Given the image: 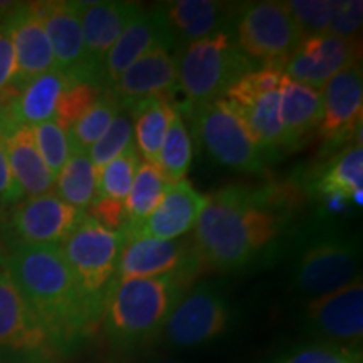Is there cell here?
<instances>
[{
	"instance_id": "obj_1",
	"label": "cell",
	"mask_w": 363,
	"mask_h": 363,
	"mask_svg": "<svg viewBox=\"0 0 363 363\" xmlns=\"http://www.w3.org/2000/svg\"><path fill=\"white\" fill-rule=\"evenodd\" d=\"M283 225L269 192L230 185L207 197L194 227V249L201 264L233 271L247 266Z\"/></svg>"
},
{
	"instance_id": "obj_2",
	"label": "cell",
	"mask_w": 363,
	"mask_h": 363,
	"mask_svg": "<svg viewBox=\"0 0 363 363\" xmlns=\"http://www.w3.org/2000/svg\"><path fill=\"white\" fill-rule=\"evenodd\" d=\"M4 264L57 350L79 342L96 326L99 318L59 246L13 247Z\"/></svg>"
},
{
	"instance_id": "obj_3",
	"label": "cell",
	"mask_w": 363,
	"mask_h": 363,
	"mask_svg": "<svg viewBox=\"0 0 363 363\" xmlns=\"http://www.w3.org/2000/svg\"><path fill=\"white\" fill-rule=\"evenodd\" d=\"M187 286L177 276L113 281L101 311L111 343L138 347L160 333Z\"/></svg>"
},
{
	"instance_id": "obj_4",
	"label": "cell",
	"mask_w": 363,
	"mask_h": 363,
	"mask_svg": "<svg viewBox=\"0 0 363 363\" xmlns=\"http://www.w3.org/2000/svg\"><path fill=\"white\" fill-rule=\"evenodd\" d=\"M256 69L235 44L233 33H220L185 48L179 61V89L185 101L175 104L180 115L225 98L244 74Z\"/></svg>"
},
{
	"instance_id": "obj_5",
	"label": "cell",
	"mask_w": 363,
	"mask_h": 363,
	"mask_svg": "<svg viewBox=\"0 0 363 363\" xmlns=\"http://www.w3.org/2000/svg\"><path fill=\"white\" fill-rule=\"evenodd\" d=\"M59 247L91 310L101 318L104 298L116 276L123 235L86 216Z\"/></svg>"
},
{
	"instance_id": "obj_6",
	"label": "cell",
	"mask_w": 363,
	"mask_h": 363,
	"mask_svg": "<svg viewBox=\"0 0 363 363\" xmlns=\"http://www.w3.org/2000/svg\"><path fill=\"white\" fill-rule=\"evenodd\" d=\"M238 48L254 65L283 69L296 51L303 34L286 2L249 4L240 11L234 26Z\"/></svg>"
},
{
	"instance_id": "obj_7",
	"label": "cell",
	"mask_w": 363,
	"mask_h": 363,
	"mask_svg": "<svg viewBox=\"0 0 363 363\" xmlns=\"http://www.w3.org/2000/svg\"><path fill=\"white\" fill-rule=\"evenodd\" d=\"M185 115L192 120L194 133L217 163L244 174H259L264 169L267 155L224 98Z\"/></svg>"
},
{
	"instance_id": "obj_8",
	"label": "cell",
	"mask_w": 363,
	"mask_h": 363,
	"mask_svg": "<svg viewBox=\"0 0 363 363\" xmlns=\"http://www.w3.org/2000/svg\"><path fill=\"white\" fill-rule=\"evenodd\" d=\"M278 67H259L244 74L227 91L225 101L234 108L266 155L286 148L281 121V79Z\"/></svg>"
},
{
	"instance_id": "obj_9",
	"label": "cell",
	"mask_w": 363,
	"mask_h": 363,
	"mask_svg": "<svg viewBox=\"0 0 363 363\" xmlns=\"http://www.w3.org/2000/svg\"><path fill=\"white\" fill-rule=\"evenodd\" d=\"M84 217V211L61 201L56 192H49L17 202L9 216L6 234L12 249L61 246Z\"/></svg>"
},
{
	"instance_id": "obj_10",
	"label": "cell",
	"mask_w": 363,
	"mask_h": 363,
	"mask_svg": "<svg viewBox=\"0 0 363 363\" xmlns=\"http://www.w3.org/2000/svg\"><path fill=\"white\" fill-rule=\"evenodd\" d=\"M360 247L342 235L318 239L310 244L296 262L294 286L306 296L320 298L358 278Z\"/></svg>"
},
{
	"instance_id": "obj_11",
	"label": "cell",
	"mask_w": 363,
	"mask_h": 363,
	"mask_svg": "<svg viewBox=\"0 0 363 363\" xmlns=\"http://www.w3.org/2000/svg\"><path fill=\"white\" fill-rule=\"evenodd\" d=\"M230 323V308L211 286H197L182 294L163 331L175 348L208 343L224 335Z\"/></svg>"
},
{
	"instance_id": "obj_12",
	"label": "cell",
	"mask_w": 363,
	"mask_h": 363,
	"mask_svg": "<svg viewBox=\"0 0 363 363\" xmlns=\"http://www.w3.org/2000/svg\"><path fill=\"white\" fill-rule=\"evenodd\" d=\"M199 266L201 262L197 259L194 244L187 239H128L123 240L113 281L177 276L190 283Z\"/></svg>"
},
{
	"instance_id": "obj_13",
	"label": "cell",
	"mask_w": 363,
	"mask_h": 363,
	"mask_svg": "<svg viewBox=\"0 0 363 363\" xmlns=\"http://www.w3.org/2000/svg\"><path fill=\"white\" fill-rule=\"evenodd\" d=\"M56 345L40 325L0 257V353L49 357Z\"/></svg>"
},
{
	"instance_id": "obj_14",
	"label": "cell",
	"mask_w": 363,
	"mask_h": 363,
	"mask_svg": "<svg viewBox=\"0 0 363 363\" xmlns=\"http://www.w3.org/2000/svg\"><path fill=\"white\" fill-rule=\"evenodd\" d=\"M306 326L331 342L353 348L363 337V284L358 276L350 284L325 296L313 298L306 306Z\"/></svg>"
},
{
	"instance_id": "obj_15",
	"label": "cell",
	"mask_w": 363,
	"mask_h": 363,
	"mask_svg": "<svg viewBox=\"0 0 363 363\" xmlns=\"http://www.w3.org/2000/svg\"><path fill=\"white\" fill-rule=\"evenodd\" d=\"M360 39H342L331 34L310 35L299 43L283 67L284 76L321 89L328 81L360 62Z\"/></svg>"
},
{
	"instance_id": "obj_16",
	"label": "cell",
	"mask_w": 363,
	"mask_h": 363,
	"mask_svg": "<svg viewBox=\"0 0 363 363\" xmlns=\"http://www.w3.org/2000/svg\"><path fill=\"white\" fill-rule=\"evenodd\" d=\"M323 120L318 135L328 148L340 147L362 131L363 76L357 62L335 74L323 88Z\"/></svg>"
},
{
	"instance_id": "obj_17",
	"label": "cell",
	"mask_w": 363,
	"mask_h": 363,
	"mask_svg": "<svg viewBox=\"0 0 363 363\" xmlns=\"http://www.w3.org/2000/svg\"><path fill=\"white\" fill-rule=\"evenodd\" d=\"M2 19L11 29L16 52V78L11 86L12 89L24 88L38 76L57 69L35 2L13 4Z\"/></svg>"
},
{
	"instance_id": "obj_18",
	"label": "cell",
	"mask_w": 363,
	"mask_h": 363,
	"mask_svg": "<svg viewBox=\"0 0 363 363\" xmlns=\"http://www.w3.org/2000/svg\"><path fill=\"white\" fill-rule=\"evenodd\" d=\"M35 6L44 24L45 35L51 44L57 69L71 76L72 79L98 83L86 59L78 2L54 0V2H35Z\"/></svg>"
},
{
	"instance_id": "obj_19",
	"label": "cell",
	"mask_w": 363,
	"mask_h": 363,
	"mask_svg": "<svg viewBox=\"0 0 363 363\" xmlns=\"http://www.w3.org/2000/svg\"><path fill=\"white\" fill-rule=\"evenodd\" d=\"M207 197L194 189L187 179L172 184L165 197L155 211L142 224L121 229L123 240L128 239H155L174 240L194 229L201 217Z\"/></svg>"
},
{
	"instance_id": "obj_20",
	"label": "cell",
	"mask_w": 363,
	"mask_h": 363,
	"mask_svg": "<svg viewBox=\"0 0 363 363\" xmlns=\"http://www.w3.org/2000/svg\"><path fill=\"white\" fill-rule=\"evenodd\" d=\"M78 9L86 59L93 76L101 84V71L108 52L142 7L131 2L101 0L78 2Z\"/></svg>"
},
{
	"instance_id": "obj_21",
	"label": "cell",
	"mask_w": 363,
	"mask_h": 363,
	"mask_svg": "<svg viewBox=\"0 0 363 363\" xmlns=\"http://www.w3.org/2000/svg\"><path fill=\"white\" fill-rule=\"evenodd\" d=\"M157 45H165L172 49L175 40L172 38L160 9L157 7L150 12L140 9L116 43L113 44L111 51L108 52L101 71L103 88L110 89L120 79L125 69H128L136 59Z\"/></svg>"
},
{
	"instance_id": "obj_22",
	"label": "cell",
	"mask_w": 363,
	"mask_h": 363,
	"mask_svg": "<svg viewBox=\"0 0 363 363\" xmlns=\"http://www.w3.org/2000/svg\"><path fill=\"white\" fill-rule=\"evenodd\" d=\"M177 88H179V61L172 56L169 48L157 45L136 59L128 69H125L110 91L121 103V106L126 108L138 99L152 96L170 98Z\"/></svg>"
},
{
	"instance_id": "obj_23",
	"label": "cell",
	"mask_w": 363,
	"mask_h": 363,
	"mask_svg": "<svg viewBox=\"0 0 363 363\" xmlns=\"http://www.w3.org/2000/svg\"><path fill=\"white\" fill-rule=\"evenodd\" d=\"M160 9L174 40L192 44L233 30L230 7L214 0H177Z\"/></svg>"
},
{
	"instance_id": "obj_24",
	"label": "cell",
	"mask_w": 363,
	"mask_h": 363,
	"mask_svg": "<svg viewBox=\"0 0 363 363\" xmlns=\"http://www.w3.org/2000/svg\"><path fill=\"white\" fill-rule=\"evenodd\" d=\"M281 121H283L286 148L299 147L301 142L320 128L323 120L321 89L298 83L283 76L281 79Z\"/></svg>"
},
{
	"instance_id": "obj_25",
	"label": "cell",
	"mask_w": 363,
	"mask_h": 363,
	"mask_svg": "<svg viewBox=\"0 0 363 363\" xmlns=\"http://www.w3.org/2000/svg\"><path fill=\"white\" fill-rule=\"evenodd\" d=\"M0 138L6 147L12 175L24 199L52 192L54 175L45 167L35 147L33 126H19L0 135Z\"/></svg>"
},
{
	"instance_id": "obj_26",
	"label": "cell",
	"mask_w": 363,
	"mask_h": 363,
	"mask_svg": "<svg viewBox=\"0 0 363 363\" xmlns=\"http://www.w3.org/2000/svg\"><path fill=\"white\" fill-rule=\"evenodd\" d=\"M133 118L136 150L145 162L155 163L175 115V103L170 98L152 96L138 99L126 106Z\"/></svg>"
},
{
	"instance_id": "obj_27",
	"label": "cell",
	"mask_w": 363,
	"mask_h": 363,
	"mask_svg": "<svg viewBox=\"0 0 363 363\" xmlns=\"http://www.w3.org/2000/svg\"><path fill=\"white\" fill-rule=\"evenodd\" d=\"M56 195L69 206L86 211L96 199V170L86 150L71 148L66 165L54 179Z\"/></svg>"
},
{
	"instance_id": "obj_28",
	"label": "cell",
	"mask_w": 363,
	"mask_h": 363,
	"mask_svg": "<svg viewBox=\"0 0 363 363\" xmlns=\"http://www.w3.org/2000/svg\"><path fill=\"white\" fill-rule=\"evenodd\" d=\"M169 182L163 179L153 163L142 162L136 170L133 184L125 199V224L121 229H130L147 219L165 197L170 189ZM120 229V230H121Z\"/></svg>"
},
{
	"instance_id": "obj_29",
	"label": "cell",
	"mask_w": 363,
	"mask_h": 363,
	"mask_svg": "<svg viewBox=\"0 0 363 363\" xmlns=\"http://www.w3.org/2000/svg\"><path fill=\"white\" fill-rule=\"evenodd\" d=\"M192 135H190L187 125H185L184 116L175 108L174 120H172L160 153H158L157 162L153 165L157 167L163 179L169 184H177V182L185 179L190 165H192Z\"/></svg>"
},
{
	"instance_id": "obj_30",
	"label": "cell",
	"mask_w": 363,
	"mask_h": 363,
	"mask_svg": "<svg viewBox=\"0 0 363 363\" xmlns=\"http://www.w3.org/2000/svg\"><path fill=\"white\" fill-rule=\"evenodd\" d=\"M363 187V147L353 143L330 163L328 170L318 182V192L326 197L350 199Z\"/></svg>"
},
{
	"instance_id": "obj_31",
	"label": "cell",
	"mask_w": 363,
	"mask_h": 363,
	"mask_svg": "<svg viewBox=\"0 0 363 363\" xmlns=\"http://www.w3.org/2000/svg\"><path fill=\"white\" fill-rule=\"evenodd\" d=\"M121 108L123 106L118 101L115 94L110 89H103L101 96L96 99V103L67 131L71 148L88 152L101 138V135L111 125L113 118L118 115Z\"/></svg>"
},
{
	"instance_id": "obj_32",
	"label": "cell",
	"mask_w": 363,
	"mask_h": 363,
	"mask_svg": "<svg viewBox=\"0 0 363 363\" xmlns=\"http://www.w3.org/2000/svg\"><path fill=\"white\" fill-rule=\"evenodd\" d=\"M140 163L142 160H140L138 150H136L135 143L130 145L123 153L113 158L96 174V197L115 199V201L125 202Z\"/></svg>"
},
{
	"instance_id": "obj_33",
	"label": "cell",
	"mask_w": 363,
	"mask_h": 363,
	"mask_svg": "<svg viewBox=\"0 0 363 363\" xmlns=\"http://www.w3.org/2000/svg\"><path fill=\"white\" fill-rule=\"evenodd\" d=\"M133 118L126 108H121L118 115L113 118L111 125L101 135V138L88 150V155L96 174L113 158L123 153L130 145H133Z\"/></svg>"
},
{
	"instance_id": "obj_34",
	"label": "cell",
	"mask_w": 363,
	"mask_h": 363,
	"mask_svg": "<svg viewBox=\"0 0 363 363\" xmlns=\"http://www.w3.org/2000/svg\"><path fill=\"white\" fill-rule=\"evenodd\" d=\"M103 88L98 83L86 79H72L57 101L54 120L62 130L69 131L72 125L83 118L86 111L101 96Z\"/></svg>"
},
{
	"instance_id": "obj_35",
	"label": "cell",
	"mask_w": 363,
	"mask_h": 363,
	"mask_svg": "<svg viewBox=\"0 0 363 363\" xmlns=\"http://www.w3.org/2000/svg\"><path fill=\"white\" fill-rule=\"evenodd\" d=\"M33 133L35 147H38L45 167L56 179V175L66 165L67 158L71 155L69 136L56 123V120L34 125Z\"/></svg>"
},
{
	"instance_id": "obj_36",
	"label": "cell",
	"mask_w": 363,
	"mask_h": 363,
	"mask_svg": "<svg viewBox=\"0 0 363 363\" xmlns=\"http://www.w3.org/2000/svg\"><path fill=\"white\" fill-rule=\"evenodd\" d=\"M286 4L301 30L303 39L328 33L338 6L333 0H291Z\"/></svg>"
},
{
	"instance_id": "obj_37",
	"label": "cell",
	"mask_w": 363,
	"mask_h": 363,
	"mask_svg": "<svg viewBox=\"0 0 363 363\" xmlns=\"http://www.w3.org/2000/svg\"><path fill=\"white\" fill-rule=\"evenodd\" d=\"M279 363H362V358L355 348L325 343L298 348Z\"/></svg>"
},
{
	"instance_id": "obj_38",
	"label": "cell",
	"mask_w": 363,
	"mask_h": 363,
	"mask_svg": "<svg viewBox=\"0 0 363 363\" xmlns=\"http://www.w3.org/2000/svg\"><path fill=\"white\" fill-rule=\"evenodd\" d=\"M363 22V2L360 0H345L338 2L335 17L331 21L328 33L342 39H360Z\"/></svg>"
},
{
	"instance_id": "obj_39",
	"label": "cell",
	"mask_w": 363,
	"mask_h": 363,
	"mask_svg": "<svg viewBox=\"0 0 363 363\" xmlns=\"http://www.w3.org/2000/svg\"><path fill=\"white\" fill-rule=\"evenodd\" d=\"M89 217L103 225L104 229L120 230L125 224V202L115 201V199L96 197L89 206Z\"/></svg>"
},
{
	"instance_id": "obj_40",
	"label": "cell",
	"mask_w": 363,
	"mask_h": 363,
	"mask_svg": "<svg viewBox=\"0 0 363 363\" xmlns=\"http://www.w3.org/2000/svg\"><path fill=\"white\" fill-rule=\"evenodd\" d=\"M16 78V52L6 21H0V94L9 89Z\"/></svg>"
},
{
	"instance_id": "obj_41",
	"label": "cell",
	"mask_w": 363,
	"mask_h": 363,
	"mask_svg": "<svg viewBox=\"0 0 363 363\" xmlns=\"http://www.w3.org/2000/svg\"><path fill=\"white\" fill-rule=\"evenodd\" d=\"M22 199H24V195H22L19 185L16 184V179H13L6 147H4L2 138H0V203H4V206L17 203Z\"/></svg>"
},
{
	"instance_id": "obj_42",
	"label": "cell",
	"mask_w": 363,
	"mask_h": 363,
	"mask_svg": "<svg viewBox=\"0 0 363 363\" xmlns=\"http://www.w3.org/2000/svg\"><path fill=\"white\" fill-rule=\"evenodd\" d=\"M352 201L355 202V203H358V207H362V203H363V197H362V190H357L355 194L352 195Z\"/></svg>"
},
{
	"instance_id": "obj_43",
	"label": "cell",
	"mask_w": 363,
	"mask_h": 363,
	"mask_svg": "<svg viewBox=\"0 0 363 363\" xmlns=\"http://www.w3.org/2000/svg\"><path fill=\"white\" fill-rule=\"evenodd\" d=\"M158 363H175V362H158Z\"/></svg>"
}]
</instances>
